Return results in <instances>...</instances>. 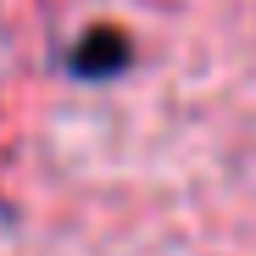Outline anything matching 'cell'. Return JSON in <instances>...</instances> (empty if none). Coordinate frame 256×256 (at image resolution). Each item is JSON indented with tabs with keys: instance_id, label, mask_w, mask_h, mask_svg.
<instances>
[{
	"instance_id": "6da1fadb",
	"label": "cell",
	"mask_w": 256,
	"mask_h": 256,
	"mask_svg": "<svg viewBox=\"0 0 256 256\" xmlns=\"http://www.w3.org/2000/svg\"><path fill=\"white\" fill-rule=\"evenodd\" d=\"M128 62H134V39H128L117 22L84 28L78 45L67 50V72L72 78H117V72H128Z\"/></svg>"
}]
</instances>
